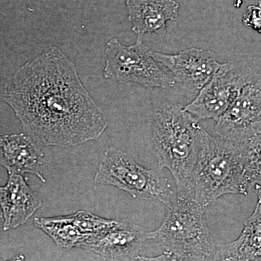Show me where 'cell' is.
<instances>
[{"instance_id": "cell-1", "label": "cell", "mask_w": 261, "mask_h": 261, "mask_svg": "<svg viewBox=\"0 0 261 261\" xmlns=\"http://www.w3.org/2000/svg\"><path fill=\"white\" fill-rule=\"evenodd\" d=\"M4 99L38 144L73 147L98 140L108 126L75 65L56 47L22 66L5 86Z\"/></svg>"}, {"instance_id": "cell-2", "label": "cell", "mask_w": 261, "mask_h": 261, "mask_svg": "<svg viewBox=\"0 0 261 261\" xmlns=\"http://www.w3.org/2000/svg\"><path fill=\"white\" fill-rule=\"evenodd\" d=\"M199 122L175 105H165L152 116V141L158 168L161 171L167 168L172 174L177 198L193 199L192 173L205 130Z\"/></svg>"}, {"instance_id": "cell-3", "label": "cell", "mask_w": 261, "mask_h": 261, "mask_svg": "<svg viewBox=\"0 0 261 261\" xmlns=\"http://www.w3.org/2000/svg\"><path fill=\"white\" fill-rule=\"evenodd\" d=\"M243 149V142L205 130L192 173V197L197 203L206 208L224 195H248L251 189L245 176Z\"/></svg>"}, {"instance_id": "cell-4", "label": "cell", "mask_w": 261, "mask_h": 261, "mask_svg": "<svg viewBox=\"0 0 261 261\" xmlns=\"http://www.w3.org/2000/svg\"><path fill=\"white\" fill-rule=\"evenodd\" d=\"M147 240L166 251L211 258L216 244L207 225L205 207L191 198H176L161 225L147 232Z\"/></svg>"}, {"instance_id": "cell-5", "label": "cell", "mask_w": 261, "mask_h": 261, "mask_svg": "<svg viewBox=\"0 0 261 261\" xmlns=\"http://www.w3.org/2000/svg\"><path fill=\"white\" fill-rule=\"evenodd\" d=\"M94 181L117 187L133 198L159 201L168 207L177 198L162 171L143 167L129 154L115 147H110L105 152Z\"/></svg>"}, {"instance_id": "cell-6", "label": "cell", "mask_w": 261, "mask_h": 261, "mask_svg": "<svg viewBox=\"0 0 261 261\" xmlns=\"http://www.w3.org/2000/svg\"><path fill=\"white\" fill-rule=\"evenodd\" d=\"M104 77L120 83H136L149 88H169L176 82L172 75L163 69L142 39L126 46L117 39L108 41L106 48Z\"/></svg>"}, {"instance_id": "cell-7", "label": "cell", "mask_w": 261, "mask_h": 261, "mask_svg": "<svg viewBox=\"0 0 261 261\" xmlns=\"http://www.w3.org/2000/svg\"><path fill=\"white\" fill-rule=\"evenodd\" d=\"M259 75L245 63L235 61L221 63L211 80L184 110L199 121L205 119L216 121L227 111L243 87Z\"/></svg>"}, {"instance_id": "cell-8", "label": "cell", "mask_w": 261, "mask_h": 261, "mask_svg": "<svg viewBox=\"0 0 261 261\" xmlns=\"http://www.w3.org/2000/svg\"><path fill=\"white\" fill-rule=\"evenodd\" d=\"M217 137L247 142L261 134V75L240 91L227 111L216 121Z\"/></svg>"}, {"instance_id": "cell-9", "label": "cell", "mask_w": 261, "mask_h": 261, "mask_svg": "<svg viewBox=\"0 0 261 261\" xmlns=\"http://www.w3.org/2000/svg\"><path fill=\"white\" fill-rule=\"evenodd\" d=\"M152 55L172 75L176 84L192 92H199L221 65L214 53L199 48H190L173 55L152 51Z\"/></svg>"}, {"instance_id": "cell-10", "label": "cell", "mask_w": 261, "mask_h": 261, "mask_svg": "<svg viewBox=\"0 0 261 261\" xmlns=\"http://www.w3.org/2000/svg\"><path fill=\"white\" fill-rule=\"evenodd\" d=\"M147 240V232L141 226L121 220L111 229L89 235L80 248L106 260L128 261L139 255Z\"/></svg>"}, {"instance_id": "cell-11", "label": "cell", "mask_w": 261, "mask_h": 261, "mask_svg": "<svg viewBox=\"0 0 261 261\" xmlns=\"http://www.w3.org/2000/svg\"><path fill=\"white\" fill-rule=\"evenodd\" d=\"M42 205V200L27 178L10 173L0 201L3 230L9 231L25 224Z\"/></svg>"}, {"instance_id": "cell-12", "label": "cell", "mask_w": 261, "mask_h": 261, "mask_svg": "<svg viewBox=\"0 0 261 261\" xmlns=\"http://www.w3.org/2000/svg\"><path fill=\"white\" fill-rule=\"evenodd\" d=\"M43 154L39 144L25 134L0 136V166L8 174L35 175L44 183L47 181L41 173Z\"/></svg>"}, {"instance_id": "cell-13", "label": "cell", "mask_w": 261, "mask_h": 261, "mask_svg": "<svg viewBox=\"0 0 261 261\" xmlns=\"http://www.w3.org/2000/svg\"><path fill=\"white\" fill-rule=\"evenodd\" d=\"M126 5L132 31L140 39L166 31V23L176 20L179 9L174 0H127Z\"/></svg>"}, {"instance_id": "cell-14", "label": "cell", "mask_w": 261, "mask_h": 261, "mask_svg": "<svg viewBox=\"0 0 261 261\" xmlns=\"http://www.w3.org/2000/svg\"><path fill=\"white\" fill-rule=\"evenodd\" d=\"M34 223L53 240L57 246L64 250L80 248L91 235L82 233L75 225L65 221L63 216L36 218Z\"/></svg>"}, {"instance_id": "cell-15", "label": "cell", "mask_w": 261, "mask_h": 261, "mask_svg": "<svg viewBox=\"0 0 261 261\" xmlns=\"http://www.w3.org/2000/svg\"><path fill=\"white\" fill-rule=\"evenodd\" d=\"M240 248L251 256L261 260V198L252 214L245 223L241 234L238 238Z\"/></svg>"}, {"instance_id": "cell-16", "label": "cell", "mask_w": 261, "mask_h": 261, "mask_svg": "<svg viewBox=\"0 0 261 261\" xmlns=\"http://www.w3.org/2000/svg\"><path fill=\"white\" fill-rule=\"evenodd\" d=\"M245 176L250 189L261 191V134L243 142Z\"/></svg>"}, {"instance_id": "cell-17", "label": "cell", "mask_w": 261, "mask_h": 261, "mask_svg": "<svg viewBox=\"0 0 261 261\" xmlns=\"http://www.w3.org/2000/svg\"><path fill=\"white\" fill-rule=\"evenodd\" d=\"M63 217L65 221L75 225L82 233L87 234L103 232L118 226L121 222V220L104 219L85 211H79Z\"/></svg>"}, {"instance_id": "cell-18", "label": "cell", "mask_w": 261, "mask_h": 261, "mask_svg": "<svg viewBox=\"0 0 261 261\" xmlns=\"http://www.w3.org/2000/svg\"><path fill=\"white\" fill-rule=\"evenodd\" d=\"M210 261H261L244 252L238 239L231 243L217 245Z\"/></svg>"}, {"instance_id": "cell-19", "label": "cell", "mask_w": 261, "mask_h": 261, "mask_svg": "<svg viewBox=\"0 0 261 261\" xmlns=\"http://www.w3.org/2000/svg\"><path fill=\"white\" fill-rule=\"evenodd\" d=\"M207 257L192 256V255H179L173 252L166 251L155 257L141 256L135 257L137 261H210Z\"/></svg>"}, {"instance_id": "cell-20", "label": "cell", "mask_w": 261, "mask_h": 261, "mask_svg": "<svg viewBox=\"0 0 261 261\" xmlns=\"http://www.w3.org/2000/svg\"><path fill=\"white\" fill-rule=\"evenodd\" d=\"M243 23L245 27L261 34V3L250 5L243 17Z\"/></svg>"}, {"instance_id": "cell-21", "label": "cell", "mask_w": 261, "mask_h": 261, "mask_svg": "<svg viewBox=\"0 0 261 261\" xmlns=\"http://www.w3.org/2000/svg\"><path fill=\"white\" fill-rule=\"evenodd\" d=\"M25 255H22V254H20V255H16V256L12 257L10 260H8L6 261H24L25 260Z\"/></svg>"}, {"instance_id": "cell-22", "label": "cell", "mask_w": 261, "mask_h": 261, "mask_svg": "<svg viewBox=\"0 0 261 261\" xmlns=\"http://www.w3.org/2000/svg\"><path fill=\"white\" fill-rule=\"evenodd\" d=\"M243 0H235L233 6L236 8H240L243 5Z\"/></svg>"}, {"instance_id": "cell-23", "label": "cell", "mask_w": 261, "mask_h": 261, "mask_svg": "<svg viewBox=\"0 0 261 261\" xmlns=\"http://www.w3.org/2000/svg\"><path fill=\"white\" fill-rule=\"evenodd\" d=\"M3 187H0V201H1L2 196H3Z\"/></svg>"}, {"instance_id": "cell-24", "label": "cell", "mask_w": 261, "mask_h": 261, "mask_svg": "<svg viewBox=\"0 0 261 261\" xmlns=\"http://www.w3.org/2000/svg\"><path fill=\"white\" fill-rule=\"evenodd\" d=\"M257 197H260L261 198V191H256Z\"/></svg>"}, {"instance_id": "cell-25", "label": "cell", "mask_w": 261, "mask_h": 261, "mask_svg": "<svg viewBox=\"0 0 261 261\" xmlns=\"http://www.w3.org/2000/svg\"><path fill=\"white\" fill-rule=\"evenodd\" d=\"M260 75H261V71H260Z\"/></svg>"}]
</instances>
